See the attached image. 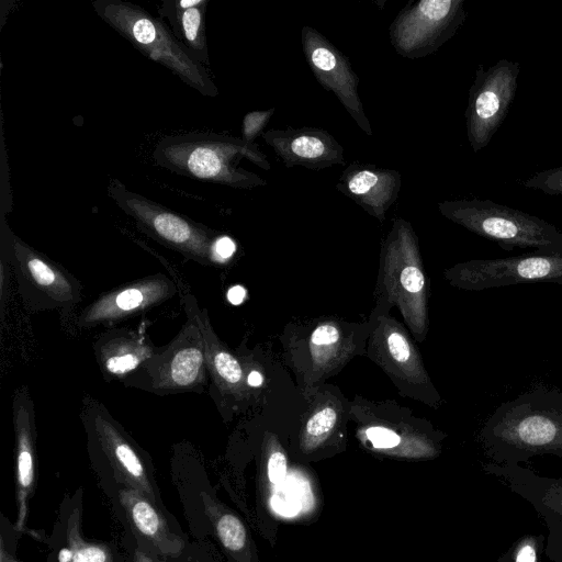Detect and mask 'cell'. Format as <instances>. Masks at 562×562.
Instances as JSON below:
<instances>
[{
  "mask_svg": "<svg viewBox=\"0 0 562 562\" xmlns=\"http://www.w3.org/2000/svg\"><path fill=\"white\" fill-rule=\"evenodd\" d=\"M209 0H165L159 9L171 25V32L199 63L209 64L205 36V12Z\"/></svg>",
  "mask_w": 562,
  "mask_h": 562,
  "instance_id": "21",
  "label": "cell"
},
{
  "mask_svg": "<svg viewBox=\"0 0 562 562\" xmlns=\"http://www.w3.org/2000/svg\"><path fill=\"white\" fill-rule=\"evenodd\" d=\"M544 547L543 535L527 533L517 539L496 562H541Z\"/></svg>",
  "mask_w": 562,
  "mask_h": 562,
  "instance_id": "24",
  "label": "cell"
},
{
  "mask_svg": "<svg viewBox=\"0 0 562 562\" xmlns=\"http://www.w3.org/2000/svg\"><path fill=\"white\" fill-rule=\"evenodd\" d=\"M177 292L166 274L148 276L101 294L81 311L77 323L81 328L112 325L166 302Z\"/></svg>",
  "mask_w": 562,
  "mask_h": 562,
  "instance_id": "13",
  "label": "cell"
},
{
  "mask_svg": "<svg viewBox=\"0 0 562 562\" xmlns=\"http://www.w3.org/2000/svg\"><path fill=\"white\" fill-rule=\"evenodd\" d=\"M544 554L552 562H562V520L548 521Z\"/></svg>",
  "mask_w": 562,
  "mask_h": 562,
  "instance_id": "28",
  "label": "cell"
},
{
  "mask_svg": "<svg viewBox=\"0 0 562 562\" xmlns=\"http://www.w3.org/2000/svg\"><path fill=\"white\" fill-rule=\"evenodd\" d=\"M153 156L158 166L177 175L246 190L267 182L239 167L241 158L263 170L271 168L257 144L212 132L166 136L159 140Z\"/></svg>",
  "mask_w": 562,
  "mask_h": 562,
  "instance_id": "2",
  "label": "cell"
},
{
  "mask_svg": "<svg viewBox=\"0 0 562 562\" xmlns=\"http://www.w3.org/2000/svg\"><path fill=\"white\" fill-rule=\"evenodd\" d=\"M93 350L104 379L111 381L126 379L151 358L157 348L140 333L120 328L99 336Z\"/></svg>",
  "mask_w": 562,
  "mask_h": 562,
  "instance_id": "19",
  "label": "cell"
},
{
  "mask_svg": "<svg viewBox=\"0 0 562 562\" xmlns=\"http://www.w3.org/2000/svg\"><path fill=\"white\" fill-rule=\"evenodd\" d=\"M119 501L132 528V533L150 551L166 558H179L184 551V540L168 525L158 506L137 490L122 486Z\"/></svg>",
  "mask_w": 562,
  "mask_h": 562,
  "instance_id": "17",
  "label": "cell"
},
{
  "mask_svg": "<svg viewBox=\"0 0 562 562\" xmlns=\"http://www.w3.org/2000/svg\"><path fill=\"white\" fill-rule=\"evenodd\" d=\"M464 3V0L411 1L390 25L393 48L409 59L434 54L465 21Z\"/></svg>",
  "mask_w": 562,
  "mask_h": 562,
  "instance_id": "9",
  "label": "cell"
},
{
  "mask_svg": "<svg viewBox=\"0 0 562 562\" xmlns=\"http://www.w3.org/2000/svg\"><path fill=\"white\" fill-rule=\"evenodd\" d=\"M520 74L518 61L501 59L488 68L480 65L469 90L465 127L474 153L485 148L506 117Z\"/></svg>",
  "mask_w": 562,
  "mask_h": 562,
  "instance_id": "10",
  "label": "cell"
},
{
  "mask_svg": "<svg viewBox=\"0 0 562 562\" xmlns=\"http://www.w3.org/2000/svg\"><path fill=\"white\" fill-rule=\"evenodd\" d=\"M12 417L15 438L18 528L21 529L27 514V502L33 492L36 472L35 409L26 386H21L14 392Z\"/></svg>",
  "mask_w": 562,
  "mask_h": 562,
  "instance_id": "16",
  "label": "cell"
},
{
  "mask_svg": "<svg viewBox=\"0 0 562 562\" xmlns=\"http://www.w3.org/2000/svg\"><path fill=\"white\" fill-rule=\"evenodd\" d=\"M81 420L88 451L97 469L112 474L122 486L146 495L161 506L148 456L99 401H85Z\"/></svg>",
  "mask_w": 562,
  "mask_h": 562,
  "instance_id": "5",
  "label": "cell"
},
{
  "mask_svg": "<svg viewBox=\"0 0 562 562\" xmlns=\"http://www.w3.org/2000/svg\"><path fill=\"white\" fill-rule=\"evenodd\" d=\"M207 366L199 326L190 318L166 346L124 379L127 386L158 395L200 392L206 384Z\"/></svg>",
  "mask_w": 562,
  "mask_h": 562,
  "instance_id": "7",
  "label": "cell"
},
{
  "mask_svg": "<svg viewBox=\"0 0 562 562\" xmlns=\"http://www.w3.org/2000/svg\"><path fill=\"white\" fill-rule=\"evenodd\" d=\"M268 479L271 484L279 485L286 474V458L280 450L270 453L267 463Z\"/></svg>",
  "mask_w": 562,
  "mask_h": 562,
  "instance_id": "30",
  "label": "cell"
},
{
  "mask_svg": "<svg viewBox=\"0 0 562 562\" xmlns=\"http://www.w3.org/2000/svg\"><path fill=\"white\" fill-rule=\"evenodd\" d=\"M261 137L288 168L321 170L345 162L344 147L322 128L268 130Z\"/></svg>",
  "mask_w": 562,
  "mask_h": 562,
  "instance_id": "14",
  "label": "cell"
},
{
  "mask_svg": "<svg viewBox=\"0 0 562 562\" xmlns=\"http://www.w3.org/2000/svg\"><path fill=\"white\" fill-rule=\"evenodd\" d=\"M246 295V290L241 285H234L227 291V300L234 304H240Z\"/></svg>",
  "mask_w": 562,
  "mask_h": 562,
  "instance_id": "36",
  "label": "cell"
},
{
  "mask_svg": "<svg viewBox=\"0 0 562 562\" xmlns=\"http://www.w3.org/2000/svg\"><path fill=\"white\" fill-rule=\"evenodd\" d=\"M247 383L251 386H259L262 383V376L257 371H251L247 376Z\"/></svg>",
  "mask_w": 562,
  "mask_h": 562,
  "instance_id": "37",
  "label": "cell"
},
{
  "mask_svg": "<svg viewBox=\"0 0 562 562\" xmlns=\"http://www.w3.org/2000/svg\"><path fill=\"white\" fill-rule=\"evenodd\" d=\"M483 470L531 504L544 522L562 520V477L541 476L519 464L487 462Z\"/></svg>",
  "mask_w": 562,
  "mask_h": 562,
  "instance_id": "18",
  "label": "cell"
},
{
  "mask_svg": "<svg viewBox=\"0 0 562 562\" xmlns=\"http://www.w3.org/2000/svg\"><path fill=\"white\" fill-rule=\"evenodd\" d=\"M236 250V244L235 241L227 235H222L220 239L217 240L216 247H215V255L217 258V261H224L228 258H231Z\"/></svg>",
  "mask_w": 562,
  "mask_h": 562,
  "instance_id": "35",
  "label": "cell"
},
{
  "mask_svg": "<svg viewBox=\"0 0 562 562\" xmlns=\"http://www.w3.org/2000/svg\"><path fill=\"white\" fill-rule=\"evenodd\" d=\"M481 441L497 464L562 458V391L535 389L504 402L484 424Z\"/></svg>",
  "mask_w": 562,
  "mask_h": 562,
  "instance_id": "1",
  "label": "cell"
},
{
  "mask_svg": "<svg viewBox=\"0 0 562 562\" xmlns=\"http://www.w3.org/2000/svg\"><path fill=\"white\" fill-rule=\"evenodd\" d=\"M524 186L546 194H562V166L535 173Z\"/></svg>",
  "mask_w": 562,
  "mask_h": 562,
  "instance_id": "26",
  "label": "cell"
},
{
  "mask_svg": "<svg viewBox=\"0 0 562 562\" xmlns=\"http://www.w3.org/2000/svg\"><path fill=\"white\" fill-rule=\"evenodd\" d=\"M305 59L317 82L331 91L359 128L372 136V127L358 93L359 77L349 58L316 29L305 25L301 30Z\"/></svg>",
  "mask_w": 562,
  "mask_h": 562,
  "instance_id": "12",
  "label": "cell"
},
{
  "mask_svg": "<svg viewBox=\"0 0 562 562\" xmlns=\"http://www.w3.org/2000/svg\"><path fill=\"white\" fill-rule=\"evenodd\" d=\"M182 301L187 318L192 319L202 333L206 366L214 382L222 390L238 386L243 381L241 367L218 340L206 311L199 307L192 294H186Z\"/></svg>",
  "mask_w": 562,
  "mask_h": 562,
  "instance_id": "20",
  "label": "cell"
},
{
  "mask_svg": "<svg viewBox=\"0 0 562 562\" xmlns=\"http://www.w3.org/2000/svg\"><path fill=\"white\" fill-rule=\"evenodd\" d=\"M336 420L337 414L331 407H324L316 412L310 418L305 428V439L308 446L315 447L323 441L334 428Z\"/></svg>",
  "mask_w": 562,
  "mask_h": 562,
  "instance_id": "25",
  "label": "cell"
},
{
  "mask_svg": "<svg viewBox=\"0 0 562 562\" xmlns=\"http://www.w3.org/2000/svg\"><path fill=\"white\" fill-rule=\"evenodd\" d=\"M108 194L155 240L200 263L218 262L215 247L223 234L130 191L116 179L109 184Z\"/></svg>",
  "mask_w": 562,
  "mask_h": 562,
  "instance_id": "6",
  "label": "cell"
},
{
  "mask_svg": "<svg viewBox=\"0 0 562 562\" xmlns=\"http://www.w3.org/2000/svg\"><path fill=\"white\" fill-rule=\"evenodd\" d=\"M389 350L398 362H406L411 357V347L406 338L398 331L390 333L387 337Z\"/></svg>",
  "mask_w": 562,
  "mask_h": 562,
  "instance_id": "31",
  "label": "cell"
},
{
  "mask_svg": "<svg viewBox=\"0 0 562 562\" xmlns=\"http://www.w3.org/2000/svg\"><path fill=\"white\" fill-rule=\"evenodd\" d=\"M366 435L373 447L380 449L393 448L401 442V438L396 432L384 427H370L367 429Z\"/></svg>",
  "mask_w": 562,
  "mask_h": 562,
  "instance_id": "29",
  "label": "cell"
},
{
  "mask_svg": "<svg viewBox=\"0 0 562 562\" xmlns=\"http://www.w3.org/2000/svg\"><path fill=\"white\" fill-rule=\"evenodd\" d=\"M134 543L131 546L133 562H157L151 551L148 552V547L142 542L136 536L132 533Z\"/></svg>",
  "mask_w": 562,
  "mask_h": 562,
  "instance_id": "34",
  "label": "cell"
},
{
  "mask_svg": "<svg viewBox=\"0 0 562 562\" xmlns=\"http://www.w3.org/2000/svg\"><path fill=\"white\" fill-rule=\"evenodd\" d=\"M339 331L335 326L323 325L317 327L311 336L312 344L316 346L329 345L338 340Z\"/></svg>",
  "mask_w": 562,
  "mask_h": 562,
  "instance_id": "33",
  "label": "cell"
},
{
  "mask_svg": "<svg viewBox=\"0 0 562 562\" xmlns=\"http://www.w3.org/2000/svg\"><path fill=\"white\" fill-rule=\"evenodd\" d=\"M95 13L137 50L169 69L204 97H216L218 89L206 71L171 30L144 8L123 0H93Z\"/></svg>",
  "mask_w": 562,
  "mask_h": 562,
  "instance_id": "3",
  "label": "cell"
},
{
  "mask_svg": "<svg viewBox=\"0 0 562 562\" xmlns=\"http://www.w3.org/2000/svg\"><path fill=\"white\" fill-rule=\"evenodd\" d=\"M8 261L30 310H72L81 300L79 281L8 228Z\"/></svg>",
  "mask_w": 562,
  "mask_h": 562,
  "instance_id": "8",
  "label": "cell"
},
{
  "mask_svg": "<svg viewBox=\"0 0 562 562\" xmlns=\"http://www.w3.org/2000/svg\"><path fill=\"white\" fill-rule=\"evenodd\" d=\"M59 562H113V553L102 543L88 542L80 536H68L66 548L58 553Z\"/></svg>",
  "mask_w": 562,
  "mask_h": 562,
  "instance_id": "23",
  "label": "cell"
},
{
  "mask_svg": "<svg viewBox=\"0 0 562 562\" xmlns=\"http://www.w3.org/2000/svg\"><path fill=\"white\" fill-rule=\"evenodd\" d=\"M402 176L395 169L353 161L341 172L336 189L379 221L396 201Z\"/></svg>",
  "mask_w": 562,
  "mask_h": 562,
  "instance_id": "15",
  "label": "cell"
},
{
  "mask_svg": "<svg viewBox=\"0 0 562 562\" xmlns=\"http://www.w3.org/2000/svg\"><path fill=\"white\" fill-rule=\"evenodd\" d=\"M449 277L457 286L475 291L529 283L559 284L562 281V248L471 260L452 268Z\"/></svg>",
  "mask_w": 562,
  "mask_h": 562,
  "instance_id": "11",
  "label": "cell"
},
{
  "mask_svg": "<svg viewBox=\"0 0 562 562\" xmlns=\"http://www.w3.org/2000/svg\"><path fill=\"white\" fill-rule=\"evenodd\" d=\"M401 283L406 291L417 293L425 285L424 274L418 267L407 266L401 273Z\"/></svg>",
  "mask_w": 562,
  "mask_h": 562,
  "instance_id": "32",
  "label": "cell"
},
{
  "mask_svg": "<svg viewBox=\"0 0 562 562\" xmlns=\"http://www.w3.org/2000/svg\"><path fill=\"white\" fill-rule=\"evenodd\" d=\"M276 109L271 108L265 111H251L248 112L241 123V139L247 144H255V139L258 135L263 133V128L267 126Z\"/></svg>",
  "mask_w": 562,
  "mask_h": 562,
  "instance_id": "27",
  "label": "cell"
},
{
  "mask_svg": "<svg viewBox=\"0 0 562 562\" xmlns=\"http://www.w3.org/2000/svg\"><path fill=\"white\" fill-rule=\"evenodd\" d=\"M439 212L502 249L562 248V232L549 222L490 200L462 199L438 203Z\"/></svg>",
  "mask_w": 562,
  "mask_h": 562,
  "instance_id": "4",
  "label": "cell"
},
{
  "mask_svg": "<svg viewBox=\"0 0 562 562\" xmlns=\"http://www.w3.org/2000/svg\"><path fill=\"white\" fill-rule=\"evenodd\" d=\"M558 285H561V286H562V281H561Z\"/></svg>",
  "mask_w": 562,
  "mask_h": 562,
  "instance_id": "38",
  "label": "cell"
},
{
  "mask_svg": "<svg viewBox=\"0 0 562 562\" xmlns=\"http://www.w3.org/2000/svg\"><path fill=\"white\" fill-rule=\"evenodd\" d=\"M213 522L215 532L225 550L237 557L249 553V540L241 520L228 510H216Z\"/></svg>",
  "mask_w": 562,
  "mask_h": 562,
  "instance_id": "22",
  "label": "cell"
}]
</instances>
